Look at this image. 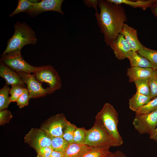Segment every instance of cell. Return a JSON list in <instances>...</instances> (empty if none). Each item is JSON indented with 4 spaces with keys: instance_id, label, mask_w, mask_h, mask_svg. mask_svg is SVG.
Wrapping results in <instances>:
<instances>
[{
    "instance_id": "11",
    "label": "cell",
    "mask_w": 157,
    "mask_h": 157,
    "mask_svg": "<svg viewBox=\"0 0 157 157\" xmlns=\"http://www.w3.org/2000/svg\"><path fill=\"white\" fill-rule=\"evenodd\" d=\"M63 0H42L33 4L25 12L32 17L47 11L58 12L65 14L61 10Z\"/></svg>"
},
{
    "instance_id": "14",
    "label": "cell",
    "mask_w": 157,
    "mask_h": 157,
    "mask_svg": "<svg viewBox=\"0 0 157 157\" xmlns=\"http://www.w3.org/2000/svg\"><path fill=\"white\" fill-rule=\"evenodd\" d=\"M120 34L122 35L132 50L137 52L143 46L138 40L136 30L124 23Z\"/></svg>"
},
{
    "instance_id": "13",
    "label": "cell",
    "mask_w": 157,
    "mask_h": 157,
    "mask_svg": "<svg viewBox=\"0 0 157 157\" xmlns=\"http://www.w3.org/2000/svg\"><path fill=\"white\" fill-rule=\"evenodd\" d=\"M0 76L4 79L6 84L19 85L26 88L25 84L17 72L8 66L0 62Z\"/></svg>"
},
{
    "instance_id": "38",
    "label": "cell",
    "mask_w": 157,
    "mask_h": 157,
    "mask_svg": "<svg viewBox=\"0 0 157 157\" xmlns=\"http://www.w3.org/2000/svg\"><path fill=\"white\" fill-rule=\"evenodd\" d=\"M149 138L157 142V127L150 135Z\"/></svg>"
},
{
    "instance_id": "5",
    "label": "cell",
    "mask_w": 157,
    "mask_h": 157,
    "mask_svg": "<svg viewBox=\"0 0 157 157\" xmlns=\"http://www.w3.org/2000/svg\"><path fill=\"white\" fill-rule=\"evenodd\" d=\"M21 50H16L1 56L0 62L16 72L34 73L37 72L39 67L32 66L25 61L22 56Z\"/></svg>"
},
{
    "instance_id": "39",
    "label": "cell",
    "mask_w": 157,
    "mask_h": 157,
    "mask_svg": "<svg viewBox=\"0 0 157 157\" xmlns=\"http://www.w3.org/2000/svg\"><path fill=\"white\" fill-rule=\"evenodd\" d=\"M108 157H112V153H111Z\"/></svg>"
},
{
    "instance_id": "2",
    "label": "cell",
    "mask_w": 157,
    "mask_h": 157,
    "mask_svg": "<svg viewBox=\"0 0 157 157\" xmlns=\"http://www.w3.org/2000/svg\"><path fill=\"white\" fill-rule=\"evenodd\" d=\"M14 28V33L8 40L7 47L1 57L16 50H21L26 45L35 44L37 42L35 32L25 22L17 21Z\"/></svg>"
},
{
    "instance_id": "25",
    "label": "cell",
    "mask_w": 157,
    "mask_h": 157,
    "mask_svg": "<svg viewBox=\"0 0 157 157\" xmlns=\"http://www.w3.org/2000/svg\"><path fill=\"white\" fill-rule=\"evenodd\" d=\"M110 147L94 148L87 153L84 157H108L111 153Z\"/></svg>"
},
{
    "instance_id": "30",
    "label": "cell",
    "mask_w": 157,
    "mask_h": 157,
    "mask_svg": "<svg viewBox=\"0 0 157 157\" xmlns=\"http://www.w3.org/2000/svg\"><path fill=\"white\" fill-rule=\"evenodd\" d=\"M24 88H25L20 85H12L9 91V93L11 94L10 102H16L23 93Z\"/></svg>"
},
{
    "instance_id": "18",
    "label": "cell",
    "mask_w": 157,
    "mask_h": 157,
    "mask_svg": "<svg viewBox=\"0 0 157 157\" xmlns=\"http://www.w3.org/2000/svg\"><path fill=\"white\" fill-rule=\"evenodd\" d=\"M127 58L129 60L131 67L152 68L151 64L147 59L133 50L131 51Z\"/></svg>"
},
{
    "instance_id": "26",
    "label": "cell",
    "mask_w": 157,
    "mask_h": 157,
    "mask_svg": "<svg viewBox=\"0 0 157 157\" xmlns=\"http://www.w3.org/2000/svg\"><path fill=\"white\" fill-rule=\"evenodd\" d=\"M157 110V97L151 100L146 104L141 107L135 113L146 114L153 112Z\"/></svg>"
},
{
    "instance_id": "1",
    "label": "cell",
    "mask_w": 157,
    "mask_h": 157,
    "mask_svg": "<svg viewBox=\"0 0 157 157\" xmlns=\"http://www.w3.org/2000/svg\"><path fill=\"white\" fill-rule=\"evenodd\" d=\"M100 12L94 14L100 31L104 35V41L107 46L117 38L124 22L127 21L125 11L121 5L108 0H98Z\"/></svg>"
},
{
    "instance_id": "20",
    "label": "cell",
    "mask_w": 157,
    "mask_h": 157,
    "mask_svg": "<svg viewBox=\"0 0 157 157\" xmlns=\"http://www.w3.org/2000/svg\"><path fill=\"white\" fill-rule=\"evenodd\" d=\"M136 52L149 62L153 69L157 70V50L149 49L143 45Z\"/></svg>"
},
{
    "instance_id": "23",
    "label": "cell",
    "mask_w": 157,
    "mask_h": 157,
    "mask_svg": "<svg viewBox=\"0 0 157 157\" xmlns=\"http://www.w3.org/2000/svg\"><path fill=\"white\" fill-rule=\"evenodd\" d=\"M10 88L6 84L0 90V111L5 110L11 102L9 93Z\"/></svg>"
},
{
    "instance_id": "8",
    "label": "cell",
    "mask_w": 157,
    "mask_h": 157,
    "mask_svg": "<svg viewBox=\"0 0 157 157\" xmlns=\"http://www.w3.org/2000/svg\"><path fill=\"white\" fill-rule=\"evenodd\" d=\"M132 123L139 133L150 135L157 127V110L148 114L135 113Z\"/></svg>"
},
{
    "instance_id": "37",
    "label": "cell",
    "mask_w": 157,
    "mask_h": 157,
    "mask_svg": "<svg viewBox=\"0 0 157 157\" xmlns=\"http://www.w3.org/2000/svg\"><path fill=\"white\" fill-rule=\"evenodd\" d=\"M112 157H126L122 151L118 150L112 153Z\"/></svg>"
},
{
    "instance_id": "29",
    "label": "cell",
    "mask_w": 157,
    "mask_h": 157,
    "mask_svg": "<svg viewBox=\"0 0 157 157\" xmlns=\"http://www.w3.org/2000/svg\"><path fill=\"white\" fill-rule=\"evenodd\" d=\"M77 127L75 125L69 122L64 131L63 137L69 144L73 143L74 134Z\"/></svg>"
},
{
    "instance_id": "27",
    "label": "cell",
    "mask_w": 157,
    "mask_h": 157,
    "mask_svg": "<svg viewBox=\"0 0 157 157\" xmlns=\"http://www.w3.org/2000/svg\"><path fill=\"white\" fill-rule=\"evenodd\" d=\"M87 130L85 128L77 127L73 136V143L79 144H84Z\"/></svg>"
},
{
    "instance_id": "22",
    "label": "cell",
    "mask_w": 157,
    "mask_h": 157,
    "mask_svg": "<svg viewBox=\"0 0 157 157\" xmlns=\"http://www.w3.org/2000/svg\"><path fill=\"white\" fill-rule=\"evenodd\" d=\"M40 1L38 0H18V4L16 8L10 14L9 17H12L21 12H26L33 4Z\"/></svg>"
},
{
    "instance_id": "10",
    "label": "cell",
    "mask_w": 157,
    "mask_h": 157,
    "mask_svg": "<svg viewBox=\"0 0 157 157\" xmlns=\"http://www.w3.org/2000/svg\"><path fill=\"white\" fill-rule=\"evenodd\" d=\"M24 142L36 151L42 147H51V138L40 128H33L25 136Z\"/></svg>"
},
{
    "instance_id": "19",
    "label": "cell",
    "mask_w": 157,
    "mask_h": 157,
    "mask_svg": "<svg viewBox=\"0 0 157 157\" xmlns=\"http://www.w3.org/2000/svg\"><path fill=\"white\" fill-rule=\"evenodd\" d=\"M115 4L121 5L124 4L133 8H140L145 10L150 8L154 2V0L131 1L129 0H108Z\"/></svg>"
},
{
    "instance_id": "24",
    "label": "cell",
    "mask_w": 157,
    "mask_h": 157,
    "mask_svg": "<svg viewBox=\"0 0 157 157\" xmlns=\"http://www.w3.org/2000/svg\"><path fill=\"white\" fill-rule=\"evenodd\" d=\"M136 88V92L150 97V91L149 84V79H142L134 82Z\"/></svg>"
},
{
    "instance_id": "31",
    "label": "cell",
    "mask_w": 157,
    "mask_h": 157,
    "mask_svg": "<svg viewBox=\"0 0 157 157\" xmlns=\"http://www.w3.org/2000/svg\"><path fill=\"white\" fill-rule=\"evenodd\" d=\"M29 99L28 90L27 88H25L23 93L16 101L17 105L20 108L27 106L28 104Z\"/></svg>"
},
{
    "instance_id": "36",
    "label": "cell",
    "mask_w": 157,
    "mask_h": 157,
    "mask_svg": "<svg viewBox=\"0 0 157 157\" xmlns=\"http://www.w3.org/2000/svg\"><path fill=\"white\" fill-rule=\"evenodd\" d=\"M64 154L63 153L52 150L50 157H64Z\"/></svg>"
},
{
    "instance_id": "3",
    "label": "cell",
    "mask_w": 157,
    "mask_h": 157,
    "mask_svg": "<svg viewBox=\"0 0 157 157\" xmlns=\"http://www.w3.org/2000/svg\"><path fill=\"white\" fill-rule=\"evenodd\" d=\"M84 144L94 148L119 146L101 122L97 119L93 126L87 130Z\"/></svg>"
},
{
    "instance_id": "6",
    "label": "cell",
    "mask_w": 157,
    "mask_h": 157,
    "mask_svg": "<svg viewBox=\"0 0 157 157\" xmlns=\"http://www.w3.org/2000/svg\"><path fill=\"white\" fill-rule=\"evenodd\" d=\"M40 83L45 82L49 86L48 94L60 89L62 84L60 77L53 67L50 65L40 67L38 70L33 74Z\"/></svg>"
},
{
    "instance_id": "17",
    "label": "cell",
    "mask_w": 157,
    "mask_h": 157,
    "mask_svg": "<svg viewBox=\"0 0 157 157\" xmlns=\"http://www.w3.org/2000/svg\"><path fill=\"white\" fill-rule=\"evenodd\" d=\"M151 100L150 96L136 92L129 99V108L136 113L141 107L146 104Z\"/></svg>"
},
{
    "instance_id": "34",
    "label": "cell",
    "mask_w": 157,
    "mask_h": 157,
    "mask_svg": "<svg viewBox=\"0 0 157 157\" xmlns=\"http://www.w3.org/2000/svg\"><path fill=\"white\" fill-rule=\"evenodd\" d=\"M84 3L89 7L93 8L96 12H98L97 6L98 0H85L83 1Z\"/></svg>"
},
{
    "instance_id": "7",
    "label": "cell",
    "mask_w": 157,
    "mask_h": 157,
    "mask_svg": "<svg viewBox=\"0 0 157 157\" xmlns=\"http://www.w3.org/2000/svg\"><path fill=\"white\" fill-rule=\"evenodd\" d=\"M69 122L64 114H57L44 122L40 128L51 138L63 137L64 131Z\"/></svg>"
},
{
    "instance_id": "32",
    "label": "cell",
    "mask_w": 157,
    "mask_h": 157,
    "mask_svg": "<svg viewBox=\"0 0 157 157\" xmlns=\"http://www.w3.org/2000/svg\"><path fill=\"white\" fill-rule=\"evenodd\" d=\"M11 112L7 109L0 111V125H4L9 122L13 117Z\"/></svg>"
},
{
    "instance_id": "12",
    "label": "cell",
    "mask_w": 157,
    "mask_h": 157,
    "mask_svg": "<svg viewBox=\"0 0 157 157\" xmlns=\"http://www.w3.org/2000/svg\"><path fill=\"white\" fill-rule=\"evenodd\" d=\"M109 46L113 51L116 58L119 60H122L127 58L132 50L123 36L121 34L118 35Z\"/></svg>"
},
{
    "instance_id": "28",
    "label": "cell",
    "mask_w": 157,
    "mask_h": 157,
    "mask_svg": "<svg viewBox=\"0 0 157 157\" xmlns=\"http://www.w3.org/2000/svg\"><path fill=\"white\" fill-rule=\"evenodd\" d=\"M149 84L151 100L157 97V70H155L152 75L149 78Z\"/></svg>"
},
{
    "instance_id": "33",
    "label": "cell",
    "mask_w": 157,
    "mask_h": 157,
    "mask_svg": "<svg viewBox=\"0 0 157 157\" xmlns=\"http://www.w3.org/2000/svg\"><path fill=\"white\" fill-rule=\"evenodd\" d=\"M52 150L50 147H41L36 151L37 157H50Z\"/></svg>"
},
{
    "instance_id": "21",
    "label": "cell",
    "mask_w": 157,
    "mask_h": 157,
    "mask_svg": "<svg viewBox=\"0 0 157 157\" xmlns=\"http://www.w3.org/2000/svg\"><path fill=\"white\" fill-rule=\"evenodd\" d=\"M51 138V148L53 151L65 154L69 143L63 137H56Z\"/></svg>"
},
{
    "instance_id": "16",
    "label": "cell",
    "mask_w": 157,
    "mask_h": 157,
    "mask_svg": "<svg viewBox=\"0 0 157 157\" xmlns=\"http://www.w3.org/2000/svg\"><path fill=\"white\" fill-rule=\"evenodd\" d=\"M94 148L85 144L74 143L69 144L64 157H84L87 153Z\"/></svg>"
},
{
    "instance_id": "15",
    "label": "cell",
    "mask_w": 157,
    "mask_h": 157,
    "mask_svg": "<svg viewBox=\"0 0 157 157\" xmlns=\"http://www.w3.org/2000/svg\"><path fill=\"white\" fill-rule=\"evenodd\" d=\"M154 71L152 68L131 67L127 69V75L129 82H132L138 80L149 79Z\"/></svg>"
},
{
    "instance_id": "35",
    "label": "cell",
    "mask_w": 157,
    "mask_h": 157,
    "mask_svg": "<svg viewBox=\"0 0 157 157\" xmlns=\"http://www.w3.org/2000/svg\"><path fill=\"white\" fill-rule=\"evenodd\" d=\"M149 8L152 13L157 18V0H154V2Z\"/></svg>"
},
{
    "instance_id": "4",
    "label": "cell",
    "mask_w": 157,
    "mask_h": 157,
    "mask_svg": "<svg viewBox=\"0 0 157 157\" xmlns=\"http://www.w3.org/2000/svg\"><path fill=\"white\" fill-rule=\"evenodd\" d=\"M95 118L101 122L119 146L122 144L123 140L117 129L118 113L112 105L108 103H105Z\"/></svg>"
},
{
    "instance_id": "9",
    "label": "cell",
    "mask_w": 157,
    "mask_h": 157,
    "mask_svg": "<svg viewBox=\"0 0 157 157\" xmlns=\"http://www.w3.org/2000/svg\"><path fill=\"white\" fill-rule=\"evenodd\" d=\"M24 83L26 85L30 99L46 96L49 90V87L43 88L33 74L23 72H16Z\"/></svg>"
}]
</instances>
